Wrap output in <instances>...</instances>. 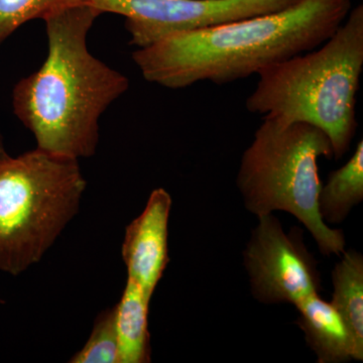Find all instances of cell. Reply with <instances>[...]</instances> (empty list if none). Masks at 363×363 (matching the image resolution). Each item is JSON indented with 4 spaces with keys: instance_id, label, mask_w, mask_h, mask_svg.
<instances>
[{
    "instance_id": "6da1fadb",
    "label": "cell",
    "mask_w": 363,
    "mask_h": 363,
    "mask_svg": "<svg viewBox=\"0 0 363 363\" xmlns=\"http://www.w3.org/2000/svg\"><path fill=\"white\" fill-rule=\"evenodd\" d=\"M350 0H301L277 11L176 33L133 52L143 77L169 89L229 84L316 49L345 21Z\"/></svg>"
},
{
    "instance_id": "7a4b0ae2",
    "label": "cell",
    "mask_w": 363,
    "mask_h": 363,
    "mask_svg": "<svg viewBox=\"0 0 363 363\" xmlns=\"http://www.w3.org/2000/svg\"><path fill=\"white\" fill-rule=\"evenodd\" d=\"M100 14L84 4L45 16L47 58L13 89L14 114L38 149L55 156L77 161L94 156L100 117L130 87L123 74L88 50V33Z\"/></svg>"
},
{
    "instance_id": "3957f363",
    "label": "cell",
    "mask_w": 363,
    "mask_h": 363,
    "mask_svg": "<svg viewBox=\"0 0 363 363\" xmlns=\"http://www.w3.org/2000/svg\"><path fill=\"white\" fill-rule=\"evenodd\" d=\"M363 71V6L351 9L336 32L316 49L259 72L247 97L250 113L323 131L333 157L350 149L357 130V101Z\"/></svg>"
},
{
    "instance_id": "277c9868",
    "label": "cell",
    "mask_w": 363,
    "mask_h": 363,
    "mask_svg": "<svg viewBox=\"0 0 363 363\" xmlns=\"http://www.w3.org/2000/svg\"><path fill=\"white\" fill-rule=\"evenodd\" d=\"M320 157H333L323 131L307 123L262 118L241 157L236 186L250 213L259 217L288 212L309 231L322 255H340L345 236L340 229L327 225L318 210L323 185L318 169Z\"/></svg>"
},
{
    "instance_id": "5b68a950",
    "label": "cell",
    "mask_w": 363,
    "mask_h": 363,
    "mask_svg": "<svg viewBox=\"0 0 363 363\" xmlns=\"http://www.w3.org/2000/svg\"><path fill=\"white\" fill-rule=\"evenodd\" d=\"M86 180L77 160L40 149L0 159V272L39 262L78 213Z\"/></svg>"
},
{
    "instance_id": "8992f818",
    "label": "cell",
    "mask_w": 363,
    "mask_h": 363,
    "mask_svg": "<svg viewBox=\"0 0 363 363\" xmlns=\"http://www.w3.org/2000/svg\"><path fill=\"white\" fill-rule=\"evenodd\" d=\"M257 218L242 255L253 298L264 305L296 306L320 294L321 274L302 229L292 227L286 233L272 213Z\"/></svg>"
},
{
    "instance_id": "52a82bcc",
    "label": "cell",
    "mask_w": 363,
    "mask_h": 363,
    "mask_svg": "<svg viewBox=\"0 0 363 363\" xmlns=\"http://www.w3.org/2000/svg\"><path fill=\"white\" fill-rule=\"evenodd\" d=\"M301 0H89L100 13L125 18L130 44L145 48L176 33L277 13Z\"/></svg>"
},
{
    "instance_id": "ba28073f",
    "label": "cell",
    "mask_w": 363,
    "mask_h": 363,
    "mask_svg": "<svg viewBox=\"0 0 363 363\" xmlns=\"http://www.w3.org/2000/svg\"><path fill=\"white\" fill-rule=\"evenodd\" d=\"M171 195L164 189H155L140 216L125 229L121 255L128 279L149 296L157 286L169 264V218Z\"/></svg>"
},
{
    "instance_id": "9c48e42d",
    "label": "cell",
    "mask_w": 363,
    "mask_h": 363,
    "mask_svg": "<svg viewBox=\"0 0 363 363\" xmlns=\"http://www.w3.org/2000/svg\"><path fill=\"white\" fill-rule=\"evenodd\" d=\"M296 324L319 363H344L355 360V347L347 326L334 309L318 295L309 296L295 306Z\"/></svg>"
},
{
    "instance_id": "30bf717a",
    "label": "cell",
    "mask_w": 363,
    "mask_h": 363,
    "mask_svg": "<svg viewBox=\"0 0 363 363\" xmlns=\"http://www.w3.org/2000/svg\"><path fill=\"white\" fill-rule=\"evenodd\" d=\"M150 298L140 286L128 279L123 296L114 306L117 363L150 362Z\"/></svg>"
},
{
    "instance_id": "8fae6325",
    "label": "cell",
    "mask_w": 363,
    "mask_h": 363,
    "mask_svg": "<svg viewBox=\"0 0 363 363\" xmlns=\"http://www.w3.org/2000/svg\"><path fill=\"white\" fill-rule=\"evenodd\" d=\"M332 271L333 295L330 304L347 326L355 347V360H363V255L344 250Z\"/></svg>"
},
{
    "instance_id": "7c38bea8",
    "label": "cell",
    "mask_w": 363,
    "mask_h": 363,
    "mask_svg": "<svg viewBox=\"0 0 363 363\" xmlns=\"http://www.w3.org/2000/svg\"><path fill=\"white\" fill-rule=\"evenodd\" d=\"M363 200V140L344 166L331 172L318 195V210L325 223H342Z\"/></svg>"
},
{
    "instance_id": "4fadbf2b",
    "label": "cell",
    "mask_w": 363,
    "mask_h": 363,
    "mask_svg": "<svg viewBox=\"0 0 363 363\" xmlns=\"http://www.w3.org/2000/svg\"><path fill=\"white\" fill-rule=\"evenodd\" d=\"M89 0H0V44L28 21Z\"/></svg>"
},
{
    "instance_id": "5bb4252c",
    "label": "cell",
    "mask_w": 363,
    "mask_h": 363,
    "mask_svg": "<svg viewBox=\"0 0 363 363\" xmlns=\"http://www.w3.org/2000/svg\"><path fill=\"white\" fill-rule=\"evenodd\" d=\"M116 309L98 315L89 338L82 350L69 360L70 363H117Z\"/></svg>"
},
{
    "instance_id": "9a60e30c",
    "label": "cell",
    "mask_w": 363,
    "mask_h": 363,
    "mask_svg": "<svg viewBox=\"0 0 363 363\" xmlns=\"http://www.w3.org/2000/svg\"><path fill=\"white\" fill-rule=\"evenodd\" d=\"M9 156L7 154L6 145H4V138H2L1 133H0V159Z\"/></svg>"
}]
</instances>
